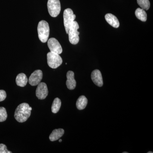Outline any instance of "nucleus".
<instances>
[{"label": "nucleus", "instance_id": "obj_1", "mask_svg": "<svg viewBox=\"0 0 153 153\" xmlns=\"http://www.w3.org/2000/svg\"><path fill=\"white\" fill-rule=\"evenodd\" d=\"M29 107L30 105L27 103H22L17 107L14 114V117L17 121L24 123L27 120L31 113Z\"/></svg>", "mask_w": 153, "mask_h": 153}, {"label": "nucleus", "instance_id": "obj_2", "mask_svg": "<svg viewBox=\"0 0 153 153\" xmlns=\"http://www.w3.org/2000/svg\"><path fill=\"white\" fill-rule=\"evenodd\" d=\"M49 31V24L46 21L42 20L39 22L38 26V38L42 43L48 41Z\"/></svg>", "mask_w": 153, "mask_h": 153}, {"label": "nucleus", "instance_id": "obj_3", "mask_svg": "<svg viewBox=\"0 0 153 153\" xmlns=\"http://www.w3.org/2000/svg\"><path fill=\"white\" fill-rule=\"evenodd\" d=\"M47 58L48 66L54 69L58 68L63 63V60L60 55L54 52H48Z\"/></svg>", "mask_w": 153, "mask_h": 153}, {"label": "nucleus", "instance_id": "obj_4", "mask_svg": "<svg viewBox=\"0 0 153 153\" xmlns=\"http://www.w3.org/2000/svg\"><path fill=\"white\" fill-rule=\"evenodd\" d=\"M79 28V26L78 23L76 21H74L70 27L68 33L69 42L71 44L75 45L78 44L79 42V33L77 31Z\"/></svg>", "mask_w": 153, "mask_h": 153}, {"label": "nucleus", "instance_id": "obj_5", "mask_svg": "<svg viewBox=\"0 0 153 153\" xmlns=\"http://www.w3.org/2000/svg\"><path fill=\"white\" fill-rule=\"evenodd\" d=\"M76 18L73 11L70 8L66 9L63 12V22L66 33L68 34L70 27Z\"/></svg>", "mask_w": 153, "mask_h": 153}, {"label": "nucleus", "instance_id": "obj_6", "mask_svg": "<svg viewBox=\"0 0 153 153\" xmlns=\"http://www.w3.org/2000/svg\"><path fill=\"white\" fill-rule=\"evenodd\" d=\"M47 7L49 15L52 17H57L61 10V5L59 0H48Z\"/></svg>", "mask_w": 153, "mask_h": 153}, {"label": "nucleus", "instance_id": "obj_7", "mask_svg": "<svg viewBox=\"0 0 153 153\" xmlns=\"http://www.w3.org/2000/svg\"><path fill=\"white\" fill-rule=\"evenodd\" d=\"M48 46L50 52L61 54L63 52V49L58 41L55 38H51L48 41Z\"/></svg>", "mask_w": 153, "mask_h": 153}, {"label": "nucleus", "instance_id": "obj_8", "mask_svg": "<svg viewBox=\"0 0 153 153\" xmlns=\"http://www.w3.org/2000/svg\"><path fill=\"white\" fill-rule=\"evenodd\" d=\"M38 85L36 90V96L39 99H45L48 94V89L47 84L44 82H40Z\"/></svg>", "mask_w": 153, "mask_h": 153}, {"label": "nucleus", "instance_id": "obj_9", "mask_svg": "<svg viewBox=\"0 0 153 153\" xmlns=\"http://www.w3.org/2000/svg\"><path fill=\"white\" fill-rule=\"evenodd\" d=\"M43 78V72L41 70H37L30 75L29 79V83L32 86L38 85Z\"/></svg>", "mask_w": 153, "mask_h": 153}, {"label": "nucleus", "instance_id": "obj_10", "mask_svg": "<svg viewBox=\"0 0 153 153\" xmlns=\"http://www.w3.org/2000/svg\"><path fill=\"white\" fill-rule=\"evenodd\" d=\"M91 78L94 83L99 87H102L103 85L102 75L101 72L98 69H95L92 71L91 74Z\"/></svg>", "mask_w": 153, "mask_h": 153}, {"label": "nucleus", "instance_id": "obj_11", "mask_svg": "<svg viewBox=\"0 0 153 153\" xmlns=\"http://www.w3.org/2000/svg\"><path fill=\"white\" fill-rule=\"evenodd\" d=\"M67 80L66 85L69 90H73L76 86V80L74 79V74L73 71H69L66 74Z\"/></svg>", "mask_w": 153, "mask_h": 153}, {"label": "nucleus", "instance_id": "obj_12", "mask_svg": "<svg viewBox=\"0 0 153 153\" xmlns=\"http://www.w3.org/2000/svg\"><path fill=\"white\" fill-rule=\"evenodd\" d=\"M105 18L107 22L111 26L115 28H117L119 27V22L117 18L114 15L111 13L107 14L105 15Z\"/></svg>", "mask_w": 153, "mask_h": 153}, {"label": "nucleus", "instance_id": "obj_13", "mask_svg": "<svg viewBox=\"0 0 153 153\" xmlns=\"http://www.w3.org/2000/svg\"><path fill=\"white\" fill-rule=\"evenodd\" d=\"M64 134V130L63 129H56L52 131V133L49 136V140L51 141H55L63 136Z\"/></svg>", "mask_w": 153, "mask_h": 153}, {"label": "nucleus", "instance_id": "obj_14", "mask_svg": "<svg viewBox=\"0 0 153 153\" xmlns=\"http://www.w3.org/2000/svg\"><path fill=\"white\" fill-rule=\"evenodd\" d=\"M28 79L26 74L24 73H20L17 75L16 78L17 85L21 87H25L27 83Z\"/></svg>", "mask_w": 153, "mask_h": 153}, {"label": "nucleus", "instance_id": "obj_15", "mask_svg": "<svg viewBox=\"0 0 153 153\" xmlns=\"http://www.w3.org/2000/svg\"><path fill=\"white\" fill-rule=\"evenodd\" d=\"M88 103V100L85 96L79 97L76 102V106L77 109L81 110L86 107Z\"/></svg>", "mask_w": 153, "mask_h": 153}, {"label": "nucleus", "instance_id": "obj_16", "mask_svg": "<svg viewBox=\"0 0 153 153\" xmlns=\"http://www.w3.org/2000/svg\"><path fill=\"white\" fill-rule=\"evenodd\" d=\"M135 14L137 18L142 22H145L146 21L147 15L143 9L138 8L136 10Z\"/></svg>", "mask_w": 153, "mask_h": 153}, {"label": "nucleus", "instance_id": "obj_17", "mask_svg": "<svg viewBox=\"0 0 153 153\" xmlns=\"http://www.w3.org/2000/svg\"><path fill=\"white\" fill-rule=\"evenodd\" d=\"M61 105V102L60 99L56 98L55 99L52 106V111L54 114L57 113L59 111Z\"/></svg>", "mask_w": 153, "mask_h": 153}, {"label": "nucleus", "instance_id": "obj_18", "mask_svg": "<svg viewBox=\"0 0 153 153\" xmlns=\"http://www.w3.org/2000/svg\"><path fill=\"white\" fill-rule=\"evenodd\" d=\"M138 4L144 10H147L150 7V3L149 0H137Z\"/></svg>", "mask_w": 153, "mask_h": 153}, {"label": "nucleus", "instance_id": "obj_19", "mask_svg": "<svg viewBox=\"0 0 153 153\" xmlns=\"http://www.w3.org/2000/svg\"><path fill=\"white\" fill-rule=\"evenodd\" d=\"M7 114L6 108L3 107H0V122H2L7 120Z\"/></svg>", "mask_w": 153, "mask_h": 153}, {"label": "nucleus", "instance_id": "obj_20", "mask_svg": "<svg viewBox=\"0 0 153 153\" xmlns=\"http://www.w3.org/2000/svg\"><path fill=\"white\" fill-rule=\"evenodd\" d=\"M12 152L7 149L5 145L0 144V153H12Z\"/></svg>", "mask_w": 153, "mask_h": 153}, {"label": "nucleus", "instance_id": "obj_21", "mask_svg": "<svg viewBox=\"0 0 153 153\" xmlns=\"http://www.w3.org/2000/svg\"><path fill=\"white\" fill-rule=\"evenodd\" d=\"M7 97V94L4 90H0V102L3 101Z\"/></svg>", "mask_w": 153, "mask_h": 153}, {"label": "nucleus", "instance_id": "obj_22", "mask_svg": "<svg viewBox=\"0 0 153 153\" xmlns=\"http://www.w3.org/2000/svg\"><path fill=\"white\" fill-rule=\"evenodd\" d=\"M29 109H30V111H32V107H31L30 106V107H29Z\"/></svg>", "mask_w": 153, "mask_h": 153}, {"label": "nucleus", "instance_id": "obj_23", "mask_svg": "<svg viewBox=\"0 0 153 153\" xmlns=\"http://www.w3.org/2000/svg\"><path fill=\"white\" fill-rule=\"evenodd\" d=\"M59 142H62V140L61 139H60V140H59Z\"/></svg>", "mask_w": 153, "mask_h": 153}, {"label": "nucleus", "instance_id": "obj_24", "mask_svg": "<svg viewBox=\"0 0 153 153\" xmlns=\"http://www.w3.org/2000/svg\"><path fill=\"white\" fill-rule=\"evenodd\" d=\"M148 153H153V152H148Z\"/></svg>", "mask_w": 153, "mask_h": 153}, {"label": "nucleus", "instance_id": "obj_25", "mask_svg": "<svg viewBox=\"0 0 153 153\" xmlns=\"http://www.w3.org/2000/svg\"><path fill=\"white\" fill-rule=\"evenodd\" d=\"M123 153H128V152H123Z\"/></svg>", "mask_w": 153, "mask_h": 153}]
</instances>
